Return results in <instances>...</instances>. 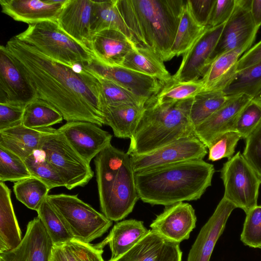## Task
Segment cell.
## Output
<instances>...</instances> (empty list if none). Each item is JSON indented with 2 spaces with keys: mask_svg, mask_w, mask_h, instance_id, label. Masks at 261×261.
Segmentation results:
<instances>
[{
  "mask_svg": "<svg viewBox=\"0 0 261 261\" xmlns=\"http://www.w3.org/2000/svg\"><path fill=\"white\" fill-rule=\"evenodd\" d=\"M135 43L122 32L106 30L92 35L90 50L95 58L109 66H121Z\"/></svg>",
  "mask_w": 261,
  "mask_h": 261,
  "instance_id": "22",
  "label": "cell"
},
{
  "mask_svg": "<svg viewBox=\"0 0 261 261\" xmlns=\"http://www.w3.org/2000/svg\"><path fill=\"white\" fill-rule=\"evenodd\" d=\"M144 107L129 103L105 106V124L111 127L115 137L130 139L139 123Z\"/></svg>",
  "mask_w": 261,
  "mask_h": 261,
  "instance_id": "27",
  "label": "cell"
},
{
  "mask_svg": "<svg viewBox=\"0 0 261 261\" xmlns=\"http://www.w3.org/2000/svg\"><path fill=\"white\" fill-rule=\"evenodd\" d=\"M150 230L144 226L143 221L135 219L121 221L116 223L108 236L98 244L103 248L109 244L111 251L109 260L114 261L129 251Z\"/></svg>",
  "mask_w": 261,
  "mask_h": 261,
  "instance_id": "24",
  "label": "cell"
},
{
  "mask_svg": "<svg viewBox=\"0 0 261 261\" xmlns=\"http://www.w3.org/2000/svg\"><path fill=\"white\" fill-rule=\"evenodd\" d=\"M196 222V216L192 206L181 202L166 206L150 227L164 239L179 244L189 239Z\"/></svg>",
  "mask_w": 261,
  "mask_h": 261,
  "instance_id": "16",
  "label": "cell"
},
{
  "mask_svg": "<svg viewBox=\"0 0 261 261\" xmlns=\"http://www.w3.org/2000/svg\"><path fill=\"white\" fill-rule=\"evenodd\" d=\"M39 150L59 173L67 189L83 187L93 177L94 172L90 164L58 129L52 127L43 137Z\"/></svg>",
  "mask_w": 261,
  "mask_h": 261,
  "instance_id": "8",
  "label": "cell"
},
{
  "mask_svg": "<svg viewBox=\"0 0 261 261\" xmlns=\"http://www.w3.org/2000/svg\"><path fill=\"white\" fill-rule=\"evenodd\" d=\"M260 125L261 101L252 99L238 116L234 130L246 139Z\"/></svg>",
  "mask_w": 261,
  "mask_h": 261,
  "instance_id": "41",
  "label": "cell"
},
{
  "mask_svg": "<svg viewBox=\"0 0 261 261\" xmlns=\"http://www.w3.org/2000/svg\"><path fill=\"white\" fill-rule=\"evenodd\" d=\"M193 99L162 103L156 95L149 98L127 153L143 154L181 138L196 137L190 119Z\"/></svg>",
  "mask_w": 261,
  "mask_h": 261,
  "instance_id": "4",
  "label": "cell"
},
{
  "mask_svg": "<svg viewBox=\"0 0 261 261\" xmlns=\"http://www.w3.org/2000/svg\"><path fill=\"white\" fill-rule=\"evenodd\" d=\"M5 46L37 98L55 107L67 122L105 124L101 86L94 73L56 61L16 36Z\"/></svg>",
  "mask_w": 261,
  "mask_h": 261,
  "instance_id": "1",
  "label": "cell"
},
{
  "mask_svg": "<svg viewBox=\"0 0 261 261\" xmlns=\"http://www.w3.org/2000/svg\"><path fill=\"white\" fill-rule=\"evenodd\" d=\"M50 261H68L62 246H54Z\"/></svg>",
  "mask_w": 261,
  "mask_h": 261,
  "instance_id": "52",
  "label": "cell"
},
{
  "mask_svg": "<svg viewBox=\"0 0 261 261\" xmlns=\"http://www.w3.org/2000/svg\"><path fill=\"white\" fill-rule=\"evenodd\" d=\"M241 135L235 130L227 132L216 139L208 149V160L217 161L223 158H231Z\"/></svg>",
  "mask_w": 261,
  "mask_h": 261,
  "instance_id": "44",
  "label": "cell"
},
{
  "mask_svg": "<svg viewBox=\"0 0 261 261\" xmlns=\"http://www.w3.org/2000/svg\"><path fill=\"white\" fill-rule=\"evenodd\" d=\"M245 140L242 154L261 178V125Z\"/></svg>",
  "mask_w": 261,
  "mask_h": 261,
  "instance_id": "45",
  "label": "cell"
},
{
  "mask_svg": "<svg viewBox=\"0 0 261 261\" xmlns=\"http://www.w3.org/2000/svg\"><path fill=\"white\" fill-rule=\"evenodd\" d=\"M179 245L178 243L166 240L157 261H181L182 252Z\"/></svg>",
  "mask_w": 261,
  "mask_h": 261,
  "instance_id": "50",
  "label": "cell"
},
{
  "mask_svg": "<svg viewBox=\"0 0 261 261\" xmlns=\"http://www.w3.org/2000/svg\"><path fill=\"white\" fill-rule=\"evenodd\" d=\"M54 246L37 216L28 223L20 244L12 250L0 253V261H50Z\"/></svg>",
  "mask_w": 261,
  "mask_h": 261,
  "instance_id": "17",
  "label": "cell"
},
{
  "mask_svg": "<svg viewBox=\"0 0 261 261\" xmlns=\"http://www.w3.org/2000/svg\"><path fill=\"white\" fill-rule=\"evenodd\" d=\"M32 177L24 160L0 147V181L16 182Z\"/></svg>",
  "mask_w": 261,
  "mask_h": 261,
  "instance_id": "40",
  "label": "cell"
},
{
  "mask_svg": "<svg viewBox=\"0 0 261 261\" xmlns=\"http://www.w3.org/2000/svg\"><path fill=\"white\" fill-rule=\"evenodd\" d=\"M92 5V0H67L57 20L65 33L90 50Z\"/></svg>",
  "mask_w": 261,
  "mask_h": 261,
  "instance_id": "21",
  "label": "cell"
},
{
  "mask_svg": "<svg viewBox=\"0 0 261 261\" xmlns=\"http://www.w3.org/2000/svg\"><path fill=\"white\" fill-rule=\"evenodd\" d=\"M67 0H0L2 12L14 20L34 24L57 21Z\"/></svg>",
  "mask_w": 261,
  "mask_h": 261,
  "instance_id": "20",
  "label": "cell"
},
{
  "mask_svg": "<svg viewBox=\"0 0 261 261\" xmlns=\"http://www.w3.org/2000/svg\"><path fill=\"white\" fill-rule=\"evenodd\" d=\"M24 108L0 103V130L22 123Z\"/></svg>",
  "mask_w": 261,
  "mask_h": 261,
  "instance_id": "47",
  "label": "cell"
},
{
  "mask_svg": "<svg viewBox=\"0 0 261 261\" xmlns=\"http://www.w3.org/2000/svg\"><path fill=\"white\" fill-rule=\"evenodd\" d=\"M223 197L246 214L257 205L261 178L238 151L223 165Z\"/></svg>",
  "mask_w": 261,
  "mask_h": 261,
  "instance_id": "9",
  "label": "cell"
},
{
  "mask_svg": "<svg viewBox=\"0 0 261 261\" xmlns=\"http://www.w3.org/2000/svg\"><path fill=\"white\" fill-rule=\"evenodd\" d=\"M251 1L236 0L233 11L224 24L211 62L225 53L254 41L259 29L256 27L250 14Z\"/></svg>",
  "mask_w": 261,
  "mask_h": 261,
  "instance_id": "11",
  "label": "cell"
},
{
  "mask_svg": "<svg viewBox=\"0 0 261 261\" xmlns=\"http://www.w3.org/2000/svg\"><path fill=\"white\" fill-rule=\"evenodd\" d=\"M121 66L156 78L164 85L172 80L164 62L152 51L144 47L135 46L126 56Z\"/></svg>",
  "mask_w": 261,
  "mask_h": 261,
  "instance_id": "28",
  "label": "cell"
},
{
  "mask_svg": "<svg viewBox=\"0 0 261 261\" xmlns=\"http://www.w3.org/2000/svg\"><path fill=\"white\" fill-rule=\"evenodd\" d=\"M236 207L223 197L203 226L188 254L187 261H210L215 245L224 230L231 212Z\"/></svg>",
  "mask_w": 261,
  "mask_h": 261,
  "instance_id": "18",
  "label": "cell"
},
{
  "mask_svg": "<svg viewBox=\"0 0 261 261\" xmlns=\"http://www.w3.org/2000/svg\"><path fill=\"white\" fill-rule=\"evenodd\" d=\"M186 2L116 0V4L136 45L150 50L165 62L170 60Z\"/></svg>",
  "mask_w": 261,
  "mask_h": 261,
  "instance_id": "3",
  "label": "cell"
},
{
  "mask_svg": "<svg viewBox=\"0 0 261 261\" xmlns=\"http://www.w3.org/2000/svg\"><path fill=\"white\" fill-rule=\"evenodd\" d=\"M50 190L45 184L33 176L16 181L13 186L17 199L36 211L47 198Z\"/></svg>",
  "mask_w": 261,
  "mask_h": 261,
  "instance_id": "35",
  "label": "cell"
},
{
  "mask_svg": "<svg viewBox=\"0 0 261 261\" xmlns=\"http://www.w3.org/2000/svg\"><path fill=\"white\" fill-rule=\"evenodd\" d=\"M57 129L89 164L111 144L112 138L111 134L99 126L87 121H68Z\"/></svg>",
  "mask_w": 261,
  "mask_h": 261,
  "instance_id": "14",
  "label": "cell"
},
{
  "mask_svg": "<svg viewBox=\"0 0 261 261\" xmlns=\"http://www.w3.org/2000/svg\"><path fill=\"white\" fill-rule=\"evenodd\" d=\"M205 90L201 79L189 82L171 81L164 84L156 95L162 103L183 101L193 98Z\"/></svg>",
  "mask_w": 261,
  "mask_h": 261,
  "instance_id": "37",
  "label": "cell"
},
{
  "mask_svg": "<svg viewBox=\"0 0 261 261\" xmlns=\"http://www.w3.org/2000/svg\"><path fill=\"white\" fill-rule=\"evenodd\" d=\"M225 94L222 90L203 91L193 99L190 119L194 129L203 123L234 96Z\"/></svg>",
  "mask_w": 261,
  "mask_h": 261,
  "instance_id": "31",
  "label": "cell"
},
{
  "mask_svg": "<svg viewBox=\"0 0 261 261\" xmlns=\"http://www.w3.org/2000/svg\"><path fill=\"white\" fill-rule=\"evenodd\" d=\"M83 67L147 99L156 95L164 85L156 78L121 66L103 64L95 58L89 64Z\"/></svg>",
  "mask_w": 261,
  "mask_h": 261,
  "instance_id": "15",
  "label": "cell"
},
{
  "mask_svg": "<svg viewBox=\"0 0 261 261\" xmlns=\"http://www.w3.org/2000/svg\"><path fill=\"white\" fill-rule=\"evenodd\" d=\"M261 61V40L251 46L239 59L237 71L251 66Z\"/></svg>",
  "mask_w": 261,
  "mask_h": 261,
  "instance_id": "49",
  "label": "cell"
},
{
  "mask_svg": "<svg viewBox=\"0 0 261 261\" xmlns=\"http://www.w3.org/2000/svg\"><path fill=\"white\" fill-rule=\"evenodd\" d=\"M214 173L213 164L194 160L135 172V178L139 199L168 206L199 199L211 186Z\"/></svg>",
  "mask_w": 261,
  "mask_h": 261,
  "instance_id": "2",
  "label": "cell"
},
{
  "mask_svg": "<svg viewBox=\"0 0 261 261\" xmlns=\"http://www.w3.org/2000/svg\"><path fill=\"white\" fill-rule=\"evenodd\" d=\"M196 20L201 25H208L215 0H188Z\"/></svg>",
  "mask_w": 261,
  "mask_h": 261,
  "instance_id": "48",
  "label": "cell"
},
{
  "mask_svg": "<svg viewBox=\"0 0 261 261\" xmlns=\"http://www.w3.org/2000/svg\"><path fill=\"white\" fill-rule=\"evenodd\" d=\"M24 161L32 176L43 182L50 189L59 187H65L61 176L41 150L35 151Z\"/></svg>",
  "mask_w": 261,
  "mask_h": 261,
  "instance_id": "38",
  "label": "cell"
},
{
  "mask_svg": "<svg viewBox=\"0 0 261 261\" xmlns=\"http://www.w3.org/2000/svg\"><path fill=\"white\" fill-rule=\"evenodd\" d=\"M236 0H215L208 27L214 28L225 23L232 14Z\"/></svg>",
  "mask_w": 261,
  "mask_h": 261,
  "instance_id": "46",
  "label": "cell"
},
{
  "mask_svg": "<svg viewBox=\"0 0 261 261\" xmlns=\"http://www.w3.org/2000/svg\"><path fill=\"white\" fill-rule=\"evenodd\" d=\"M224 24L214 28L207 26L202 36L183 55L181 63L176 72L172 76V80L189 82L202 77L211 63L212 54Z\"/></svg>",
  "mask_w": 261,
  "mask_h": 261,
  "instance_id": "12",
  "label": "cell"
},
{
  "mask_svg": "<svg viewBox=\"0 0 261 261\" xmlns=\"http://www.w3.org/2000/svg\"><path fill=\"white\" fill-rule=\"evenodd\" d=\"M246 215L241 240L246 246L261 248V205H257Z\"/></svg>",
  "mask_w": 261,
  "mask_h": 261,
  "instance_id": "43",
  "label": "cell"
},
{
  "mask_svg": "<svg viewBox=\"0 0 261 261\" xmlns=\"http://www.w3.org/2000/svg\"><path fill=\"white\" fill-rule=\"evenodd\" d=\"M68 261H105L103 248L73 239L62 246Z\"/></svg>",
  "mask_w": 261,
  "mask_h": 261,
  "instance_id": "42",
  "label": "cell"
},
{
  "mask_svg": "<svg viewBox=\"0 0 261 261\" xmlns=\"http://www.w3.org/2000/svg\"><path fill=\"white\" fill-rule=\"evenodd\" d=\"M94 74L100 84L103 106L124 103L144 106L148 100L110 80Z\"/></svg>",
  "mask_w": 261,
  "mask_h": 261,
  "instance_id": "39",
  "label": "cell"
},
{
  "mask_svg": "<svg viewBox=\"0 0 261 261\" xmlns=\"http://www.w3.org/2000/svg\"><path fill=\"white\" fill-rule=\"evenodd\" d=\"M207 27L200 24L195 19L188 0L183 7L180 21L173 43L170 49V60L175 56L184 55L202 36Z\"/></svg>",
  "mask_w": 261,
  "mask_h": 261,
  "instance_id": "30",
  "label": "cell"
},
{
  "mask_svg": "<svg viewBox=\"0 0 261 261\" xmlns=\"http://www.w3.org/2000/svg\"><path fill=\"white\" fill-rule=\"evenodd\" d=\"M166 241L150 229L149 233L133 248L114 261H157Z\"/></svg>",
  "mask_w": 261,
  "mask_h": 261,
  "instance_id": "36",
  "label": "cell"
},
{
  "mask_svg": "<svg viewBox=\"0 0 261 261\" xmlns=\"http://www.w3.org/2000/svg\"><path fill=\"white\" fill-rule=\"evenodd\" d=\"M63 119L61 113L53 105L37 98L25 107L22 124L30 128L41 129L59 123Z\"/></svg>",
  "mask_w": 261,
  "mask_h": 261,
  "instance_id": "32",
  "label": "cell"
},
{
  "mask_svg": "<svg viewBox=\"0 0 261 261\" xmlns=\"http://www.w3.org/2000/svg\"><path fill=\"white\" fill-rule=\"evenodd\" d=\"M254 42L225 53L214 59L201 79L205 90H223L237 72L238 62Z\"/></svg>",
  "mask_w": 261,
  "mask_h": 261,
  "instance_id": "25",
  "label": "cell"
},
{
  "mask_svg": "<svg viewBox=\"0 0 261 261\" xmlns=\"http://www.w3.org/2000/svg\"><path fill=\"white\" fill-rule=\"evenodd\" d=\"M51 127L33 129L21 124L0 130V147L16 154L23 160L39 150L43 137Z\"/></svg>",
  "mask_w": 261,
  "mask_h": 261,
  "instance_id": "23",
  "label": "cell"
},
{
  "mask_svg": "<svg viewBox=\"0 0 261 261\" xmlns=\"http://www.w3.org/2000/svg\"><path fill=\"white\" fill-rule=\"evenodd\" d=\"M48 201L60 215L74 239L90 243L102 236L112 221L81 200L77 195H48Z\"/></svg>",
  "mask_w": 261,
  "mask_h": 261,
  "instance_id": "7",
  "label": "cell"
},
{
  "mask_svg": "<svg viewBox=\"0 0 261 261\" xmlns=\"http://www.w3.org/2000/svg\"><path fill=\"white\" fill-rule=\"evenodd\" d=\"M207 153L206 146L196 137H185L151 152L131 155L134 172L178 162L203 160Z\"/></svg>",
  "mask_w": 261,
  "mask_h": 261,
  "instance_id": "10",
  "label": "cell"
},
{
  "mask_svg": "<svg viewBox=\"0 0 261 261\" xmlns=\"http://www.w3.org/2000/svg\"><path fill=\"white\" fill-rule=\"evenodd\" d=\"M37 212L54 245L62 246L74 239L62 217L46 198Z\"/></svg>",
  "mask_w": 261,
  "mask_h": 261,
  "instance_id": "34",
  "label": "cell"
},
{
  "mask_svg": "<svg viewBox=\"0 0 261 261\" xmlns=\"http://www.w3.org/2000/svg\"><path fill=\"white\" fill-rule=\"evenodd\" d=\"M252 99L246 94L234 95L227 103L195 128L196 137L208 148L220 136L234 130L238 116Z\"/></svg>",
  "mask_w": 261,
  "mask_h": 261,
  "instance_id": "19",
  "label": "cell"
},
{
  "mask_svg": "<svg viewBox=\"0 0 261 261\" xmlns=\"http://www.w3.org/2000/svg\"><path fill=\"white\" fill-rule=\"evenodd\" d=\"M261 90V61L236 73L222 90L228 96L246 94L254 98Z\"/></svg>",
  "mask_w": 261,
  "mask_h": 261,
  "instance_id": "33",
  "label": "cell"
},
{
  "mask_svg": "<svg viewBox=\"0 0 261 261\" xmlns=\"http://www.w3.org/2000/svg\"><path fill=\"white\" fill-rule=\"evenodd\" d=\"M94 163L102 214L112 221L121 220L139 199L130 156L111 143L95 158Z\"/></svg>",
  "mask_w": 261,
  "mask_h": 261,
  "instance_id": "5",
  "label": "cell"
},
{
  "mask_svg": "<svg viewBox=\"0 0 261 261\" xmlns=\"http://www.w3.org/2000/svg\"><path fill=\"white\" fill-rule=\"evenodd\" d=\"M106 30L119 31L134 42L132 34L118 8L116 0L93 1L91 33L93 35Z\"/></svg>",
  "mask_w": 261,
  "mask_h": 261,
  "instance_id": "29",
  "label": "cell"
},
{
  "mask_svg": "<svg viewBox=\"0 0 261 261\" xmlns=\"http://www.w3.org/2000/svg\"><path fill=\"white\" fill-rule=\"evenodd\" d=\"M22 240L12 203L11 191L4 182L0 181V253L15 249Z\"/></svg>",
  "mask_w": 261,
  "mask_h": 261,
  "instance_id": "26",
  "label": "cell"
},
{
  "mask_svg": "<svg viewBox=\"0 0 261 261\" xmlns=\"http://www.w3.org/2000/svg\"><path fill=\"white\" fill-rule=\"evenodd\" d=\"M250 11L256 27L259 29L261 26V0H251Z\"/></svg>",
  "mask_w": 261,
  "mask_h": 261,
  "instance_id": "51",
  "label": "cell"
},
{
  "mask_svg": "<svg viewBox=\"0 0 261 261\" xmlns=\"http://www.w3.org/2000/svg\"><path fill=\"white\" fill-rule=\"evenodd\" d=\"M34 90L4 45L0 46V103L25 108L37 98Z\"/></svg>",
  "mask_w": 261,
  "mask_h": 261,
  "instance_id": "13",
  "label": "cell"
},
{
  "mask_svg": "<svg viewBox=\"0 0 261 261\" xmlns=\"http://www.w3.org/2000/svg\"><path fill=\"white\" fill-rule=\"evenodd\" d=\"M15 36L50 58L72 67L88 65L95 58L89 48L65 33L55 21L29 24Z\"/></svg>",
  "mask_w": 261,
  "mask_h": 261,
  "instance_id": "6",
  "label": "cell"
},
{
  "mask_svg": "<svg viewBox=\"0 0 261 261\" xmlns=\"http://www.w3.org/2000/svg\"><path fill=\"white\" fill-rule=\"evenodd\" d=\"M253 99L261 101V90Z\"/></svg>",
  "mask_w": 261,
  "mask_h": 261,
  "instance_id": "53",
  "label": "cell"
}]
</instances>
